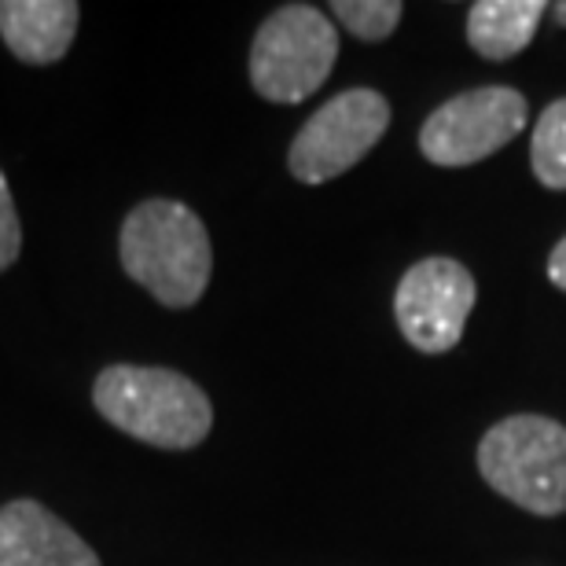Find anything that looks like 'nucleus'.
<instances>
[{"instance_id": "obj_12", "label": "nucleus", "mask_w": 566, "mask_h": 566, "mask_svg": "<svg viewBox=\"0 0 566 566\" xmlns=\"http://www.w3.org/2000/svg\"><path fill=\"white\" fill-rule=\"evenodd\" d=\"M398 0H335L332 15L360 41H387L401 22Z\"/></svg>"}, {"instance_id": "obj_15", "label": "nucleus", "mask_w": 566, "mask_h": 566, "mask_svg": "<svg viewBox=\"0 0 566 566\" xmlns=\"http://www.w3.org/2000/svg\"><path fill=\"white\" fill-rule=\"evenodd\" d=\"M556 19H559V27H566V4H556Z\"/></svg>"}, {"instance_id": "obj_8", "label": "nucleus", "mask_w": 566, "mask_h": 566, "mask_svg": "<svg viewBox=\"0 0 566 566\" xmlns=\"http://www.w3.org/2000/svg\"><path fill=\"white\" fill-rule=\"evenodd\" d=\"M0 566H99L96 552L38 501L0 507Z\"/></svg>"}, {"instance_id": "obj_1", "label": "nucleus", "mask_w": 566, "mask_h": 566, "mask_svg": "<svg viewBox=\"0 0 566 566\" xmlns=\"http://www.w3.org/2000/svg\"><path fill=\"white\" fill-rule=\"evenodd\" d=\"M126 273L169 310H188L210 283V235L199 213L177 199H147L122 224Z\"/></svg>"}, {"instance_id": "obj_13", "label": "nucleus", "mask_w": 566, "mask_h": 566, "mask_svg": "<svg viewBox=\"0 0 566 566\" xmlns=\"http://www.w3.org/2000/svg\"><path fill=\"white\" fill-rule=\"evenodd\" d=\"M19 251H22V224L15 213V199L8 191V177L0 174V273L8 265H15Z\"/></svg>"}, {"instance_id": "obj_6", "label": "nucleus", "mask_w": 566, "mask_h": 566, "mask_svg": "<svg viewBox=\"0 0 566 566\" xmlns=\"http://www.w3.org/2000/svg\"><path fill=\"white\" fill-rule=\"evenodd\" d=\"M526 96L507 85H482L441 104L420 129V151L434 166H474L526 129Z\"/></svg>"}, {"instance_id": "obj_3", "label": "nucleus", "mask_w": 566, "mask_h": 566, "mask_svg": "<svg viewBox=\"0 0 566 566\" xmlns=\"http://www.w3.org/2000/svg\"><path fill=\"white\" fill-rule=\"evenodd\" d=\"M479 471L496 493L530 515L566 512V427L548 416H512L490 427Z\"/></svg>"}, {"instance_id": "obj_2", "label": "nucleus", "mask_w": 566, "mask_h": 566, "mask_svg": "<svg viewBox=\"0 0 566 566\" xmlns=\"http://www.w3.org/2000/svg\"><path fill=\"white\" fill-rule=\"evenodd\" d=\"M93 401L111 427L155 449H196L213 427L210 398L199 382L169 368L115 365L99 371Z\"/></svg>"}, {"instance_id": "obj_7", "label": "nucleus", "mask_w": 566, "mask_h": 566, "mask_svg": "<svg viewBox=\"0 0 566 566\" xmlns=\"http://www.w3.org/2000/svg\"><path fill=\"white\" fill-rule=\"evenodd\" d=\"M474 276L457 258H423L398 283V327L420 354H446L463 338L474 310Z\"/></svg>"}, {"instance_id": "obj_14", "label": "nucleus", "mask_w": 566, "mask_h": 566, "mask_svg": "<svg viewBox=\"0 0 566 566\" xmlns=\"http://www.w3.org/2000/svg\"><path fill=\"white\" fill-rule=\"evenodd\" d=\"M548 280L556 283L559 291H566V235L556 243V251L548 258Z\"/></svg>"}, {"instance_id": "obj_11", "label": "nucleus", "mask_w": 566, "mask_h": 566, "mask_svg": "<svg viewBox=\"0 0 566 566\" xmlns=\"http://www.w3.org/2000/svg\"><path fill=\"white\" fill-rule=\"evenodd\" d=\"M530 158H534V177L552 191H566V99L545 107L537 118L534 140H530Z\"/></svg>"}, {"instance_id": "obj_10", "label": "nucleus", "mask_w": 566, "mask_h": 566, "mask_svg": "<svg viewBox=\"0 0 566 566\" xmlns=\"http://www.w3.org/2000/svg\"><path fill=\"white\" fill-rule=\"evenodd\" d=\"M545 0H479L468 11V41L482 60L504 63L534 41Z\"/></svg>"}, {"instance_id": "obj_5", "label": "nucleus", "mask_w": 566, "mask_h": 566, "mask_svg": "<svg viewBox=\"0 0 566 566\" xmlns=\"http://www.w3.org/2000/svg\"><path fill=\"white\" fill-rule=\"evenodd\" d=\"M390 126V104L376 88H346L305 122L287 166L302 185H324L354 169Z\"/></svg>"}, {"instance_id": "obj_4", "label": "nucleus", "mask_w": 566, "mask_h": 566, "mask_svg": "<svg viewBox=\"0 0 566 566\" xmlns=\"http://www.w3.org/2000/svg\"><path fill=\"white\" fill-rule=\"evenodd\" d=\"M338 60V33L313 4H283L254 33L251 82L273 104H302L327 82Z\"/></svg>"}, {"instance_id": "obj_9", "label": "nucleus", "mask_w": 566, "mask_h": 566, "mask_svg": "<svg viewBox=\"0 0 566 566\" xmlns=\"http://www.w3.org/2000/svg\"><path fill=\"white\" fill-rule=\"evenodd\" d=\"M82 8L74 0H0V38L22 63H55L71 52Z\"/></svg>"}]
</instances>
